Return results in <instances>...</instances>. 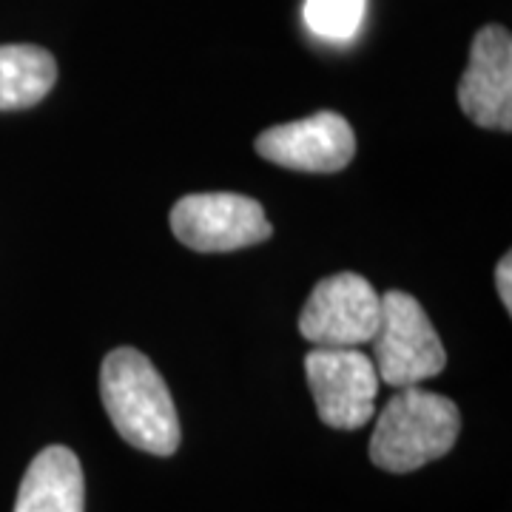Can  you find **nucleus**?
<instances>
[{
    "label": "nucleus",
    "instance_id": "f257e3e1",
    "mask_svg": "<svg viewBox=\"0 0 512 512\" xmlns=\"http://www.w3.org/2000/svg\"><path fill=\"white\" fill-rule=\"evenodd\" d=\"M100 396L114 430L151 456H171L180 447V416L168 384L146 353L111 350L100 370Z\"/></svg>",
    "mask_w": 512,
    "mask_h": 512
},
{
    "label": "nucleus",
    "instance_id": "f03ea898",
    "mask_svg": "<svg viewBox=\"0 0 512 512\" xmlns=\"http://www.w3.org/2000/svg\"><path fill=\"white\" fill-rule=\"evenodd\" d=\"M461 433L456 402L447 396L402 387L376 421L370 436V461L387 473H413L447 456Z\"/></svg>",
    "mask_w": 512,
    "mask_h": 512
},
{
    "label": "nucleus",
    "instance_id": "7ed1b4c3",
    "mask_svg": "<svg viewBox=\"0 0 512 512\" xmlns=\"http://www.w3.org/2000/svg\"><path fill=\"white\" fill-rule=\"evenodd\" d=\"M379 382L410 387L439 376L447 365V350L416 296L387 291L382 296L379 330L370 339Z\"/></svg>",
    "mask_w": 512,
    "mask_h": 512
},
{
    "label": "nucleus",
    "instance_id": "20e7f679",
    "mask_svg": "<svg viewBox=\"0 0 512 512\" xmlns=\"http://www.w3.org/2000/svg\"><path fill=\"white\" fill-rule=\"evenodd\" d=\"M382 319V296L359 274H336L316 282L308 296L299 330L313 348H362Z\"/></svg>",
    "mask_w": 512,
    "mask_h": 512
},
{
    "label": "nucleus",
    "instance_id": "39448f33",
    "mask_svg": "<svg viewBox=\"0 0 512 512\" xmlns=\"http://www.w3.org/2000/svg\"><path fill=\"white\" fill-rule=\"evenodd\" d=\"M319 419L336 430H359L373 419L379 373L359 348H313L305 356Z\"/></svg>",
    "mask_w": 512,
    "mask_h": 512
},
{
    "label": "nucleus",
    "instance_id": "423d86ee",
    "mask_svg": "<svg viewBox=\"0 0 512 512\" xmlns=\"http://www.w3.org/2000/svg\"><path fill=\"white\" fill-rule=\"evenodd\" d=\"M171 231L185 248L225 254L259 245L274 234L265 208L242 194H188L171 211Z\"/></svg>",
    "mask_w": 512,
    "mask_h": 512
},
{
    "label": "nucleus",
    "instance_id": "0eeeda50",
    "mask_svg": "<svg viewBox=\"0 0 512 512\" xmlns=\"http://www.w3.org/2000/svg\"><path fill=\"white\" fill-rule=\"evenodd\" d=\"M256 151L282 168L333 174L342 171L356 154V134L336 111H319L313 117L282 123L256 137Z\"/></svg>",
    "mask_w": 512,
    "mask_h": 512
},
{
    "label": "nucleus",
    "instance_id": "6e6552de",
    "mask_svg": "<svg viewBox=\"0 0 512 512\" xmlns=\"http://www.w3.org/2000/svg\"><path fill=\"white\" fill-rule=\"evenodd\" d=\"M461 111L481 128H512V37L504 26H484L473 37L470 66L458 83Z\"/></svg>",
    "mask_w": 512,
    "mask_h": 512
},
{
    "label": "nucleus",
    "instance_id": "1a4fd4ad",
    "mask_svg": "<svg viewBox=\"0 0 512 512\" xmlns=\"http://www.w3.org/2000/svg\"><path fill=\"white\" fill-rule=\"evenodd\" d=\"M86 481L80 458L69 447H46L20 481L15 512H83Z\"/></svg>",
    "mask_w": 512,
    "mask_h": 512
},
{
    "label": "nucleus",
    "instance_id": "9d476101",
    "mask_svg": "<svg viewBox=\"0 0 512 512\" xmlns=\"http://www.w3.org/2000/svg\"><path fill=\"white\" fill-rule=\"evenodd\" d=\"M57 63L40 46L12 43L0 46V111L37 106L55 89Z\"/></svg>",
    "mask_w": 512,
    "mask_h": 512
},
{
    "label": "nucleus",
    "instance_id": "9b49d317",
    "mask_svg": "<svg viewBox=\"0 0 512 512\" xmlns=\"http://www.w3.org/2000/svg\"><path fill=\"white\" fill-rule=\"evenodd\" d=\"M365 9L367 0H305V23L316 37L345 43L362 29Z\"/></svg>",
    "mask_w": 512,
    "mask_h": 512
},
{
    "label": "nucleus",
    "instance_id": "f8f14e48",
    "mask_svg": "<svg viewBox=\"0 0 512 512\" xmlns=\"http://www.w3.org/2000/svg\"><path fill=\"white\" fill-rule=\"evenodd\" d=\"M495 288H498V296H501L504 308H507V313H510L512 311V259H510V254L504 256V259L498 262V268H495Z\"/></svg>",
    "mask_w": 512,
    "mask_h": 512
}]
</instances>
